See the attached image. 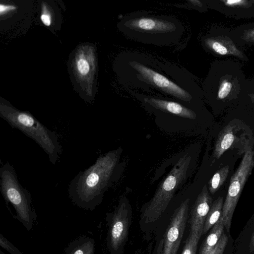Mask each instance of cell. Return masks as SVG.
Listing matches in <instances>:
<instances>
[{
  "label": "cell",
  "instance_id": "21",
  "mask_svg": "<svg viewBox=\"0 0 254 254\" xmlns=\"http://www.w3.org/2000/svg\"><path fill=\"white\" fill-rule=\"evenodd\" d=\"M211 48L215 52L221 55H224L227 54V48L218 42H213L211 43Z\"/></svg>",
  "mask_w": 254,
  "mask_h": 254
},
{
  "label": "cell",
  "instance_id": "20",
  "mask_svg": "<svg viewBox=\"0 0 254 254\" xmlns=\"http://www.w3.org/2000/svg\"><path fill=\"white\" fill-rule=\"evenodd\" d=\"M232 88L231 82L224 80L220 85L218 92V97L219 99L225 98L230 93Z\"/></svg>",
  "mask_w": 254,
  "mask_h": 254
},
{
  "label": "cell",
  "instance_id": "19",
  "mask_svg": "<svg viewBox=\"0 0 254 254\" xmlns=\"http://www.w3.org/2000/svg\"><path fill=\"white\" fill-rule=\"evenodd\" d=\"M77 69L81 75H86L90 71V65L84 58H80L76 62Z\"/></svg>",
  "mask_w": 254,
  "mask_h": 254
},
{
  "label": "cell",
  "instance_id": "17",
  "mask_svg": "<svg viewBox=\"0 0 254 254\" xmlns=\"http://www.w3.org/2000/svg\"><path fill=\"white\" fill-rule=\"evenodd\" d=\"M228 241V236L223 233L216 246L208 254H223Z\"/></svg>",
  "mask_w": 254,
  "mask_h": 254
},
{
  "label": "cell",
  "instance_id": "16",
  "mask_svg": "<svg viewBox=\"0 0 254 254\" xmlns=\"http://www.w3.org/2000/svg\"><path fill=\"white\" fill-rule=\"evenodd\" d=\"M200 238V237L197 234L190 232L181 254H196Z\"/></svg>",
  "mask_w": 254,
  "mask_h": 254
},
{
  "label": "cell",
  "instance_id": "10",
  "mask_svg": "<svg viewBox=\"0 0 254 254\" xmlns=\"http://www.w3.org/2000/svg\"><path fill=\"white\" fill-rule=\"evenodd\" d=\"M212 202L207 186L205 185L197 196L190 211V232L201 236L204 222Z\"/></svg>",
  "mask_w": 254,
  "mask_h": 254
},
{
  "label": "cell",
  "instance_id": "24",
  "mask_svg": "<svg viewBox=\"0 0 254 254\" xmlns=\"http://www.w3.org/2000/svg\"><path fill=\"white\" fill-rule=\"evenodd\" d=\"M164 239L162 238L159 242L157 246L155 247L153 254H162L163 248Z\"/></svg>",
  "mask_w": 254,
  "mask_h": 254
},
{
  "label": "cell",
  "instance_id": "7",
  "mask_svg": "<svg viewBox=\"0 0 254 254\" xmlns=\"http://www.w3.org/2000/svg\"><path fill=\"white\" fill-rule=\"evenodd\" d=\"M254 167V151L249 145L240 164L232 176L225 200L223 203L221 218L228 234L231 226L233 213L244 187Z\"/></svg>",
  "mask_w": 254,
  "mask_h": 254
},
{
  "label": "cell",
  "instance_id": "15",
  "mask_svg": "<svg viewBox=\"0 0 254 254\" xmlns=\"http://www.w3.org/2000/svg\"><path fill=\"white\" fill-rule=\"evenodd\" d=\"M229 171V166H226L220 169L214 174L208 183V189L210 193H215L223 184L228 176Z\"/></svg>",
  "mask_w": 254,
  "mask_h": 254
},
{
  "label": "cell",
  "instance_id": "22",
  "mask_svg": "<svg viewBox=\"0 0 254 254\" xmlns=\"http://www.w3.org/2000/svg\"><path fill=\"white\" fill-rule=\"evenodd\" d=\"M41 19L46 26H49L51 24V16L44 8H43V12L41 15Z\"/></svg>",
  "mask_w": 254,
  "mask_h": 254
},
{
  "label": "cell",
  "instance_id": "25",
  "mask_svg": "<svg viewBox=\"0 0 254 254\" xmlns=\"http://www.w3.org/2000/svg\"><path fill=\"white\" fill-rule=\"evenodd\" d=\"M226 3L228 5H236L240 4L242 3L245 2L244 0H229L225 1Z\"/></svg>",
  "mask_w": 254,
  "mask_h": 254
},
{
  "label": "cell",
  "instance_id": "6",
  "mask_svg": "<svg viewBox=\"0 0 254 254\" xmlns=\"http://www.w3.org/2000/svg\"><path fill=\"white\" fill-rule=\"evenodd\" d=\"M0 190L5 202L15 209L16 219L27 230L32 229L37 219L29 192L18 181L13 167L6 162L0 168Z\"/></svg>",
  "mask_w": 254,
  "mask_h": 254
},
{
  "label": "cell",
  "instance_id": "1",
  "mask_svg": "<svg viewBox=\"0 0 254 254\" xmlns=\"http://www.w3.org/2000/svg\"><path fill=\"white\" fill-rule=\"evenodd\" d=\"M116 72L128 91L164 95L185 105L199 93L190 74L175 64L139 51H124L118 55Z\"/></svg>",
  "mask_w": 254,
  "mask_h": 254
},
{
  "label": "cell",
  "instance_id": "5",
  "mask_svg": "<svg viewBox=\"0 0 254 254\" xmlns=\"http://www.w3.org/2000/svg\"><path fill=\"white\" fill-rule=\"evenodd\" d=\"M192 162V156L185 154L162 180L143 211L142 218L145 223L154 222L161 216L176 191L190 175Z\"/></svg>",
  "mask_w": 254,
  "mask_h": 254
},
{
  "label": "cell",
  "instance_id": "2",
  "mask_svg": "<svg viewBox=\"0 0 254 254\" xmlns=\"http://www.w3.org/2000/svg\"><path fill=\"white\" fill-rule=\"evenodd\" d=\"M122 151L120 147L100 155L94 164L74 177L68 189L73 203L82 209L92 210L102 202L106 191L121 175Z\"/></svg>",
  "mask_w": 254,
  "mask_h": 254
},
{
  "label": "cell",
  "instance_id": "18",
  "mask_svg": "<svg viewBox=\"0 0 254 254\" xmlns=\"http://www.w3.org/2000/svg\"><path fill=\"white\" fill-rule=\"evenodd\" d=\"M0 245L10 254H23L11 243L7 240L2 234H0Z\"/></svg>",
  "mask_w": 254,
  "mask_h": 254
},
{
  "label": "cell",
  "instance_id": "8",
  "mask_svg": "<svg viewBox=\"0 0 254 254\" xmlns=\"http://www.w3.org/2000/svg\"><path fill=\"white\" fill-rule=\"evenodd\" d=\"M131 217V207L125 196L119 200V204L112 213L107 237V245L112 252L121 248L127 238Z\"/></svg>",
  "mask_w": 254,
  "mask_h": 254
},
{
  "label": "cell",
  "instance_id": "13",
  "mask_svg": "<svg viewBox=\"0 0 254 254\" xmlns=\"http://www.w3.org/2000/svg\"><path fill=\"white\" fill-rule=\"evenodd\" d=\"M224 228V222L220 218L211 228L209 235L201 246L199 254H208L213 249L222 235Z\"/></svg>",
  "mask_w": 254,
  "mask_h": 254
},
{
  "label": "cell",
  "instance_id": "3",
  "mask_svg": "<svg viewBox=\"0 0 254 254\" xmlns=\"http://www.w3.org/2000/svg\"><path fill=\"white\" fill-rule=\"evenodd\" d=\"M118 27L128 39L159 46L177 44L186 32L184 25L175 17L146 11L124 16Z\"/></svg>",
  "mask_w": 254,
  "mask_h": 254
},
{
  "label": "cell",
  "instance_id": "27",
  "mask_svg": "<svg viewBox=\"0 0 254 254\" xmlns=\"http://www.w3.org/2000/svg\"><path fill=\"white\" fill-rule=\"evenodd\" d=\"M0 254H5L1 250H0Z\"/></svg>",
  "mask_w": 254,
  "mask_h": 254
},
{
  "label": "cell",
  "instance_id": "23",
  "mask_svg": "<svg viewBox=\"0 0 254 254\" xmlns=\"http://www.w3.org/2000/svg\"><path fill=\"white\" fill-rule=\"evenodd\" d=\"M16 7L11 5H4L0 4V13L1 15L9 11L15 9Z\"/></svg>",
  "mask_w": 254,
  "mask_h": 254
},
{
  "label": "cell",
  "instance_id": "14",
  "mask_svg": "<svg viewBox=\"0 0 254 254\" xmlns=\"http://www.w3.org/2000/svg\"><path fill=\"white\" fill-rule=\"evenodd\" d=\"M223 203L222 196L218 197L212 202L204 222L202 235L207 232L220 218Z\"/></svg>",
  "mask_w": 254,
  "mask_h": 254
},
{
  "label": "cell",
  "instance_id": "9",
  "mask_svg": "<svg viewBox=\"0 0 254 254\" xmlns=\"http://www.w3.org/2000/svg\"><path fill=\"white\" fill-rule=\"evenodd\" d=\"M190 199L183 201L173 213L164 235L162 254H177L186 226Z\"/></svg>",
  "mask_w": 254,
  "mask_h": 254
},
{
  "label": "cell",
  "instance_id": "4",
  "mask_svg": "<svg viewBox=\"0 0 254 254\" xmlns=\"http://www.w3.org/2000/svg\"><path fill=\"white\" fill-rule=\"evenodd\" d=\"M0 116L15 128L36 142L48 155L50 162L55 165L62 152L57 133L46 127L31 114L10 106L2 105Z\"/></svg>",
  "mask_w": 254,
  "mask_h": 254
},
{
  "label": "cell",
  "instance_id": "11",
  "mask_svg": "<svg viewBox=\"0 0 254 254\" xmlns=\"http://www.w3.org/2000/svg\"><path fill=\"white\" fill-rule=\"evenodd\" d=\"M65 254H95L93 239L82 236L71 242L64 250Z\"/></svg>",
  "mask_w": 254,
  "mask_h": 254
},
{
  "label": "cell",
  "instance_id": "26",
  "mask_svg": "<svg viewBox=\"0 0 254 254\" xmlns=\"http://www.w3.org/2000/svg\"><path fill=\"white\" fill-rule=\"evenodd\" d=\"M249 250L251 252H254V232L253 233L249 244Z\"/></svg>",
  "mask_w": 254,
  "mask_h": 254
},
{
  "label": "cell",
  "instance_id": "12",
  "mask_svg": "<svg viewBox=\"0 0 254 254\" xmlns=\"http://www.w3.org/2000/svg\"><path fill=\"white\" fill-rule=\"evenodd\" d=\"M235 141V135L233 127L228 125L220 132L216 140L214 156L219 158L224 153L229 149Z\"/></svg>",
  "mask_w": 254,
  "mask_h": 254
}]
</instances>
